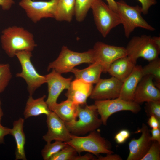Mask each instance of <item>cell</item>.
Listing matches in <instances>:
<instances>
[{
	"label": "cell",
	"instance_id": "obj_1",
	"mask_svg": "<svg viewBox=\"0 0 160 160\" xmlns=\"http://www.w3.org/2000/svg\"><path fill=\"white\" fill-rule=\"evenodd\" d=\"M2 48L10 57L19 51L32 52L37 46L33 34L22 27L12 26L2 31L0 37Z\"/></svg>",
	"mask_w": 160,
	"mask_h": 160
},
{
	"label": "cell",
	"instance_id": "obj_2",
	"mask_svg": "<svg viewBox=\"0 0 160 160\" xmlns=\"http://www.w3.org/2000/svg\"><path fill=\"white\" fill-rule=\"evenodd\" d=\"M82 107L79 105L76 119L69 122H65L70 132L75 135H84L99 128L102 124L99 117V114L95 105L87 104Z\"/></svg>",
	"mask_w": 160,
	"mask_h": 160
},
{
	"label": "cell",
	"instance_id": "obj_3",
	"mask_svg": "<svg viewBox=\"0 0 160 160\" xmlns=\"http://www.w3.org/2000/svg\"><path fill=\"white\" fill-rule=\"evenodd\" d=\"M95 62L93 49L83 52H74L67 46L62 47L57 58L49 63L47 71L54 70L60 73L71 72L74 67L84 63L91 64Z\"/></svg>",
	"mask_w": 160,
	"mask_h": 160
},
{
	"label": "cell",
	"instance_id": "obj_4",
	"mask_svg": "<svg viewBox=\"0 0 160 160\" xmlns=\"http://www.w3.org/2000/svg\"><path fill=\"white\" fill-rule=\"evenodd\" d=\"M67 143L73 147L77 153L87 152L97 156L100 153H113L111 145L108 140L102 137L95 130L90 132L87 136H80L72 134Z\"/></svg>",
	"mask_w": 160,
	"mask_h": 160
},
{
	"label": "cell",
	"instance_id": "obj_5",
	"mask_svg": "<svg viewBox=\"0 0 160 160\" xmlns=\"http://www.w3.org/2000/svg\"><path fill=\"white\" fill-rule=\"evenodd\" d=\"M118 13L122 24L125 36L128 38L134 30L140 28L153 31L155 29L149 24L141 15V7L132 6L123 0L116 1Z\"/></svg>",
	"mask_w": 160,
	"mask_h": 160
},
{
	"label": "cell",
	"instance_id": "obj_6",
	"mask_svg": "<svg viewBox=\"0 0 160 160\" xmlns=\"http://www.w3.org/2000/svg\"><path fill=\"white\" fill-rule=\"evenodd\" d=\"M126 49L127 56L136 63L140 57L149 62L158 58L160 53L152 37L145 34L132 37Z\"/></svg>",
	"mask_w": 160,
	"mask_h": 160
},
{
	"label": "cell",
	"instance_id": "obj_7",
	"mask_svg": "<svg viewBox=\"0 0 160 160\" xmlns=\"http://www.w3.org/2000/svg\"><path fill=\"white\" fill-rule=\"evenodd\" d=\"M96 27L103 37H106L114 28L121 24L118 13L102 0H95L91 8Z\"/></svg>",
	"mask_w": 160,
	"mask_h": 160
},
{
	"label": "cell",
	"instance_id": "obj_8",
	"mask_svg": "<svg viewBox=\"0 0 160 160\" xmlns=\"http://www.w3.org/2000/svg\"><path fill=\"white\" fill-rule=\"evenodd\" d=\"M15 56L19 60L22 69L21 72L17 73L16 76L24 80L29 95H32L36 89L46 83L45 76L39 74L32 63L31 52L19 51L16 53Z\"/></svg>",
	"mask_w": 160,
	"mask_h": 160
},
{
	"label": "cell",
	"instance_id": "obj_9",
	"mask_svg": "<svg viewBox=\"0 0 160 160\" xmlns=\"http://www.w3.org/2000/svg\"><path fill=\"white\" fill-rule=\"evenodd\" d=\"M58 0L48 1L20 0L19 6L34 23L45 18H54Z\"/></svg>",
	"mask_w": 160,
	"mask_h": 160
},
{
	"label": "cell",
	"instance_id": "obj_10",
	"mask_svg": "<svg viewBox=\"0 0 160 160\" xmlns=\"http://www.w3.org/2000/svg\"><path fill=\"white\" fill-rule=\"evenodd\" d=\"M95 105L102 124L106 125L107 120L113 114L122 111H128L134 113L140 112L141 108L139 104L134 101H128L118 97L115 99L95 100Z\"/></svg>",
	"mask_w": 160,
	"mask_h": 160
},
{
	"label": "cell",
	"instance_id": "obj_11",
	"mask_svg": "<svg viewBox=\"0 0 160 160\" xmlns=\"http://www.w3.org/2000/svg\"><path fill=\"white\" fill-rule=\"evenodd\" d=\"M92 49L95 62L101 65L104 73L107 72L110 66L114 61L127 56L126 48L110 45L101 41L96 42Z\"/></svg>",
	"mask_w": 160,
	"mask_h": 160
},
{
	"label": "cell",
	"instance_id": "obj_12",
	"mask_svg": "<svg viewBox=\"0 0 160 160\" xmlns=\"http://www.w3.org/2000/svg\"><path fill=\"white\" fill-rule=\"evenodd\" d=\"M46 122L48 131L43 139L47 143L54 140L67 142L70 140L72 134L65 122L54 112L51 111L47 115Z\"/></svg>",
	"mask_w": 160,
	"mask_h": 160
},
{
	"label": "cell",
	"instance_id": "obj_13",
	"mask_svg": "<svg viewBox=\"0 0 160 160\" xmlns=\"http://www.w3.org/2000/svg\"><path fill=\"white\" fill-rule=\"evenodd\" d=\"M123 82L112 76L100 79L93 88L90 98L95 100L115 99L119 97Z\"/></svg>",
	"mask_w": 160,
	"mask_h": 160
},
{
	"label": "cell",
	"instance_id": "obj_14",
	"mask_svg": "<svg viewBox=\"0 0 160 160\" xmlns=\"http://www.w3.org/2000/svg\"><path fill=\"white\" fill-rule=\"evenodd\" d=\"M45 76L48 91V97L46 101L49 106L57 103L59 96L63 90L69 89L72 77H64L61 74L54 70Z\"/></svg>",
	"mask_w": 160,
	"mask_h": 160
},
{
	"label": "cell",
	"instance_id": "obj_15",
	"mask_svg": "<svg viewBox=\"0 0 160 160\" xmlns=\"http://www.w3.org/2000/svg\"><path fill=\"white\" fill-rule=\"evenodd\" d=\"M141 133L138 139L133 138L129 143V153L127 160H141L145 155L153 141L150 130L146 125L143 124L137 131Z\"/></svg>",
	"mask_w": 160,
	"mask_h": 160
},
{
	"label": "cell",
	"instance_id": "obj_16",
	"mask_svg": "<svg viewBox=\"0 0 160 160\" xmlns=\"http://www.w3.org/2000/svg\"><path fill=\"white\" fill-rule=\"evenodd\" d=\"M160 101V89L155 85L153 76H143L135 90L133 101L140 104L144 102Z\"/></svg>",
	"mask_w": 160,
	"mask_h": 160
},
{
	"label": "cell",
	"instance_id": "obj_17",
	"mask_svg": "<svg viewBox=\"0 0 160 160\" xmlns=\"http://www.w3.org/2000/svg\"><path fill=\"white\" fill-rule=\"evenodd\" d=\"M93 88V84L81 79H75L71 81L65 95L67 99L77 105H85Z\"/></svg>",
	"mask_w": 160,
	"mask_h": 160
},
{
	"label": "cell",
	"instance_id": "obj_18",
	"mask_svg": "<svg viewBox=\"0 0 160 160\" xmlns=\"http://www.w3.org/2000/svg\"><path fill=\"white\" fill-rule=\"evenodd\" d=\"M142 68L141 65H135L130 74L123 82L118 98L127 101H133L136 89L143 76Z\"/></svg>",
	"mask_w": 160,
	"mask_h": 160
},
{
	"label": "cell",
	"instance_id": "obj_19",
	"mask_svg": "<svg viewBox=\"0 0 160 160\" xmlns=\"http://www.w3.org/2000/svg\"><path fill=\"white\" fill-rule=\"evenodd\" d=\"M136 64L126 56L114 61L110 66L107 72L112 76L123 82L131 73Z\"/></svg>",
	"mask_w": 160,
	"mask_h": 160
},
{
	"label": "cell",
	"instance_id": "obj_20",
	"mask_svg": "<svg viewBox=\"0 0 160 160\" xmlns=\"http://www.w3.org/2000/svg\"><path fill=\"white\" fill-rule=\"evenodd\" d=\"M24 119L21 117L13 122V127L11 129L10 134L14 137L16 144L15 151L16 160H26L25 146V137L23 131Z\"/></svg>",
	"mask_w": 160,
	"mask_h": 160
},
{
	"label": "cell",
	"instance_id": "obj_21",
	"mask_svg": "<svg viewBox=\"0 0 160 160\" xmlns=\"http://www.w3.org/2000/svg\"><path fill=\"white\" fill-rule=\"evenodd\" d=\"M45 95L36 99H34L32 95H29L26 103L23 112L25 119L32 116H36L41 114L46 116L51 111L44 99Z\"/></svg>",
	"mask_w": 160,
	"mask_h": 160
},
{
	"label": "cell",
	"instance_id": "obj_22",
	"mask_svg": "<svg viewBox=\"0 0 160 160\" xmlns=\"http://www.w3.org/2000/svg\"><path fill=\"white\" fill-rule=\"evenodd\" d=\"M71 100L67 99L60 103H57L49 106L50 110L65 122L74 120L77 114L78 106Z\"/></svg>",
	"mask_w": 160,
	"mask_h": 160
},
{
	"label": "cell",
	"instance_id": "obj_23",
	"mask_svg": "<svg viewBox=\"0 0 160 160\" xmlns=\"http://www.w3.org/2000/svg\"><path fill=\"white\" fill-rule=\"evenodd\" d=\"M71 72L74 74L75 79H81L87 83L93 84H96L100 79L103 69L100 65L95 62L83 69L74 68Z\"/></svg>",
	"mask_w": 160,
	"mask_h": 160
},
{
	"label": "cell",
	"instance_id": "obj_24",
	"mask_svg": "<svg viewBox=\"0 0 160 160\" xmlns=\"http://www.w3.org/2000/svg\"><path fill=\"white\" fill-rule=\"evenodd\" d=\"M76 0H58L54 18L59 21L71 22L75 15Z\"/></svg>",
	"mask_w": 160,
	"mask_h": 160
},
{
	"label": "cell",
	"instance_id": "obj_25",
	"mask_svg": "<svg viewBox=\"0 0 160 160\" xmlns=\"http://www.w3.org/2000/svg\"><path fill=\"white\" fill-rule=\"evenodd\" d=\"M143 76L151 75L155 85L160 89V59L158 57L149 61V63L142 68Z\"/></svg>",
	"mask_w": 160,
	"mask_h": 160
},
{
	"label": "cell",
	"instance_id": "obj_26",
	"mask_svg": "<svg viewBox=\"0 0 160 160\" xmlns=\"http://www.w3.org/2000/svg\"><path fill=\"white\" fill-rule=\"evenodd\" d=\"M95 0H76L75 15L76 20L83 21Z\"/></svg>",
	"mask_w": 160,
	"mask_h": 160
},
{
	"label": "cell",
	"instance_id": "obj_27",
	"mask_svg": "<svg viewBox=\"0 0 160 160\" xmlns=\"http://www.w3.org/2000/svg\"><path fill=\"white\" fill-rule=\"evenodd\" d=\"M47 143L41 152L42 156L44 160H49L52 156L68 145L66 142L57 140L53 143Z\"/></svg>",
	"mask_w": 160,
	"mask_h": 160
},
{
	"label": "cell",
	"instance_id": "obj_28",
	"mask_svg": "<svg viewBox=\"0 0 160 160\" xmlns=\"http://www.w3.org/2000/svg\"><path fill=\"white\" fill-rule=\"evenodd\" d=\"M12 78L9 65L8 63H0V93L4 91Z\"/></svg>",
	"mask_w": 160,
	"mask_h": 160
},
{
	"label": "cell",
	"instance_id": "obj_29",
	"mask_svg": "<svg viewBox=\"0 0 160 160\" xmlns=\"http://www.w3.org/2000/svg\"><path fill=\"white\" fill-rule=\"evenodd\" d=\"M77 152L72 146L68 144L50 158L49 160H73Z\"/></svg>",
	"mask_w": 160,
	"mask_h": 160
},
{
	"label": "cell",
	"instance_id": "obj_30",
	"mask_svg": "<svg viewBox=\"0 0 160 160\" xmlns=\"http://www.w3.org/2000/svg\"><path fill=\"white\" fill-rule=\"evenodd\" d=\"M160 143L153 141L145 155L141 160H160Z\"/></svg>",
	"mask_w": 160,
	"mask_h": 160
},
{
	"label": "cell",
	"instance_id": "obj_31",
	"mask_svg": "<svg viewBox=\"0 0 160 160\" xmlns=\"http://www.w3.org/2000/svg\"><path fill=\"white\" fill-rule=\"evenodd\" d=\"M145 108L148 116H154L160 120V101L146 102Z\"/></svg>",
	"mask_w": 160,
	"mask_h": 160
},
{
	"label": "cell",
	"instance_id": "obj_32",
	"mask_svg": "<svg viewBox=\"0 0 160 160\" xmlns=\"http://www.w3.org/2000/svg\"><path fill=\"white\" fill-rule=\"evenodd\" d=\"M130 135V132L128 130L123 129L120 130L115 135L114 139L117 144H122L126 142Z\"/></svg>",
	"mask_w": 160,
	"mask_h": 160
},
{
	"label": "cell",
	"instance_id": "obj_33",
	"mask_svg": "<svg viewBox=\"0 0 160 160\" xmlns=\"http://www.w3.org/2000/svg\"><path fill=\"white\" fill-rule=\"evenodd\" d=\"M141 4L142 13L144 15L148 14L149 9L152 6L157 4L156 0H137Z\"/></svg>",
	"mask_w": 160,
	"mask_h": 160
},
{
	"label": "cell",
	"instance_id": "obj_34",
	"mask_svg": "<svg viewBox=\"0 0 160 160\" xmlns=\"http://www.w3.org/2000/svg\"><path fill=\"white\" fill-rule=\"evenodd\" d=\"M147 123L152 129L160 128V120L154 116H149Z\"/></svg>",
	"mask_w": 160,
	"mask_h": 160
},
{
	"label": "cell",
	"instance_id": "obj_35",
	"mask_svg": "<svg viewBox=\"0 0 160 160\" xmlns=\"http://www.w3.org/2000/svg\"><path fill=\"white\" fill-rule=\"evenodd\" d=\"M11 129L3 126L0 123V144L4 143V137L10 134Z\"/></svg>",
	"mask_w": 160,
	"mask_h": 160
},
{
	"label": "cell",
	"instance_id": "obj_36",
	"mask_svg": "<svg viewBox=\"0 0 160 160\" xmlns=\"http://www.w3.org/2000/svg\"><path fill=\"white\" fill-rule=\"evenodd\" d=\"M113 153L106 154L104 156H98L97 160H122V158L119 155Z\"/></svg>",
	"mask_w": 160,
	"mask_h": 160
},
{
	"label": "cell",
	"instance_id": "obj_37",
	"mask_svg": "<svg viewBox=\"0 0 160 160\" xmlns=\"http://www.w3.org/2000/svg\"><path fill=\"white\" fill-rule=\"evenodd\" d=\"M14 3L13 0H0V6L5 11L9 10Z\"/></svg>",
	"mask_w": 160,
	"mask_h": 160
},
{
	"label": "cell",
	"instance_id": "obj_38",
	"mask_svg": "<svg viewBox=\"0 0 160 160\" xmlns=\"http://www.w3.org/2000/svg\"><path fill=\"white\" fill-rule=\"evenodd\" d=\"M150 131L152 140L160 143V128L152 129Z\"/></svg>",
	"mask_w": 160,
	"mask_h": 160
},
{
	"label": "cell",
	"instance_id": "obj_39",
	"mask_svg": "<svg viewBox=\"0 0 160 160\" xmlns=\"http://www.w3.org/2000/svg\"><path fill=\"white\" fill-rule=\"evenodd\" d=\"M95 159L93 155L89 153L82 156L77 155L73 160H92Z\"/></svg>",
	"mask_w": 160,
	"mask_h": 160
},
{
	"label": "cell",
	"instance_id": "obj_40",
	"mask_svg": "<svg viewBox=\"0 0 160 160\" xmlns=\"http://www.w3.org/2000/svg\"><path fill=\"white\" fill-rule=\"evenodd\" d=\"M108 5L113 11L117 13V6L116 1L115 0H106Z\"/></svg>",
	"mask_w": 160,
	"mask_h": 160
},
{
	"label": "cell",
	"instance_id": "obj_41",
	"mask_svg": "<svg viewBox=\"0 0 160 160\" xmlns=\"http://www.w3.org/2000/svg\"><path fill=\"white\" fill-rule=\"evenodd\" d=\"M152 38L156 44L160 49V36H153Z\"/></svg>",
	"mask_w": 160,
	"mask_h": 160
},
{
	"label": "cell",
	"instance_id": "obj_42",
	"mask_svg": "<svg viewBox=\"0 0 160 160\" xmlns=\"http://www.w3.org/2000/svg\"><path fill=\"white\" fill-rule=\"evenodd\" d=\"M3 115V112L1 108V102L0 98V123H1L2 117Z\"/></svg>",
	"mask_w": 160,
	"mask_h": 160
}]
</instances>
